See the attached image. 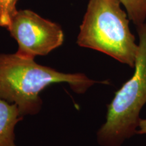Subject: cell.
<instances>
[{"mask_svg":"<svg viewBox=\"0 0 146 146\" xmlns=\"http://www.w3.org/2000/svg\"><path fill=\"white\" fill-rule=\"evenodd\" d=\"M62 83L84 94L98 82L83 73L59 72L16 54H0V98L17 106L21 116L37 114L42 106L40 93L52 84Z\"/></svg>","mask_w":146,"mask_h":146,"instance_id":"obj_1","label":"cell"},{"mask_svg":"<svg viewBox=\"0 0 146 146\" xmlns=\"http://www.w3.org/2000/svg\"><path fill=\"white\" fill-rule=\"evenodd\" d=\"M121 4L120 0H89L76 42L134 68L139 46Z\"/></svg>","mask_w":146,"mask_h":146,"instance_id":"obj_2","label":"cell"},{"mask_svg":"<svg viewBox=\"0 0 146 146\" xmlns=\"http://www.w3.org/2000/svg\"><path fill=\"white\" fill-rule=\"evenodd\" d=\"M139 38L135 72L108 106L106 121L98 131L102 146H120L136 134L139 113L146 104V23L137 27Z\"/></svg>","mask_w":146,"mask_h":146,"instance_id":"obj_3","label":"cell"},{"mask_svg":"<svg viewBox=\"0 0 146 146\" xmlns=\"http://www.w3.org/2000/svg\"><path fill=\"white\" fill-rule=\"evenodd\" d=\"M7 30L17 41L16 54L29 59L45 56L61 46L64 34L61 27L32 10H17Z\"/></svg>","mask_w":146,"mask_h":146,"instance_id":"obj_4","label":"cell"},{"mask_svg":"<svg viewBox=\"0 0 146 146\" xmlns=\"http://www.w3.org/2000/svg\"><path fill=\"white\" fill-rule=\"evenodd\" d=\"M22 118L17 106L0 98V146H16L14 129Z\"/></svg>","mask_w":146,"mask_h":146,"instance_id":"obj_5","label":"cell"},{"mask_svg":"<svg viewBox=\"0 0 146 146\" xmlns=\"http://www.w3.org/2000/svg\"><path fill=\"white\" fill-rule=\"evenodd\" d=\"M127 10L129 19L138 27L145 23L146 0H120Z\"/></svg>","mask_w":146,"mask_h":146,"instance_id":"obj_6","label":"cell"},{"mask_svg":"<svg viewBox=\"0 0 146 146\" xmlns=\"http://www.w3.org/2000/svg\"><path fill=\"white\" fill-rule=\"evenodd\" d=\"M17 0H0V27L7 29L16 12Z\"/></svg>","mask_w":146,"mask_h":146,"instance_id":"obj_7","label":"cell"},{"mask_svg":"<svg viewBox=\"0 0 146 146\" xmlns=\"http://www.w3.org/2000/svg\"><path fill=\"white\" fill-rule=\"evenodd\" d=\"M139 130L137 131L136 134H146V119L140 118L139 123Z\"/></svg>","mask_w":146,"mask_h":146,"instance_id":"obj_8","label":"cell"}]
</instances>
